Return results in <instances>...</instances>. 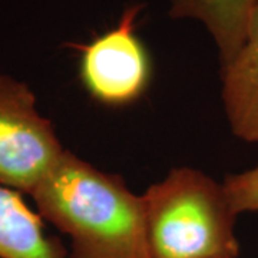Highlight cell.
<instances>
[{
	"instance_id": "8",
	"label": "cell",
	"mask_w": 258,
	"mask_h": 258,
	"mask_svg": "<svg viewBox=\"0 0 258 258\" xmlns=\"http://www.w3.org/2000/svg\"><path fill=\"white\" fill-rule=\"evenodd\" d=\"M222 185L237 214L258 212V165L240 174L227 175Z\"/></svg>"
},
{
	"instance_id": "7",
	"label": "cell",
	"mask_w": 258,
	"mask_h": 258,
	"mask_svg": "<svg viewBox=\"0 0 258 258\" xmlns=\"http://www.w3.org/2000/svg\"><path fill=\"white\" fill-rule=\"evenodd\" d=\"M255 3L257 0H169L168 13L172 19H194L203 23L224 68L244 43Z\"/></svg>"
},
{
	"instance_id": "3",
	"label": "cell",
	"mask_w": 258,
	"mask_h": 258,
	"mask_svg": "<svg viewBox=\"0 0 258 258\" xmlns=\"http://www.w3.org/2000/svg\"><path fill=\"white\" fill-rule=\"evenodd\" d=\"M64 151L29 85L0 75V185L30 195Z\"/></svg>"
},
{
	"instance_id": "4",
	"label": "cell",
	"mask_w": 258,
	"mask_h": 258,
	"mask_svg": "<svg viewBox=\"0 0 258 258\" xmlns=\"http://www.w3.org/2000/svg\"><path fill=\"white\" fill-rule=\"evenodd\" d=\"M142 5L123 10L115 28L93 37L78 49L79 76L93 99L108 106H125L138 101L151 82L152 63L137 35Z\"/></svg>"
},
{
	"instance_id": "1",
	"label": "cell",
	"mask_w": 258,
	"mask_h": 258,
	"mask_svg": "<svg viewBox=\"0 0 258 258\" xmlns=\"http://www.w3.org/2000/svg\"><path fill=\"white\" fill-rule=\"evenodd\" d=\"M30 197L37 214L69 237V258H149L142 195L69 149Z\"/></svg>"
},
{
	"instance_id": "2",
	"label": "cell",
	"mask_w": 258,
	"mask_h": 258,
	"mask_svg": "<svg viewBox=\"0 0 258 258\" xmlns=\"http://www.w3.org/2000/svg\"><path fill=\"white\" fill-rule=\"evenodd\" d=\"M142 200L149 258H240L238 214L211 176L175 168Z\"/></svg>"
},
{
	"instance_id": "6",
	"label": "cell",
	"mask_w": 258,
	"mask_h": 258,
	"mask_svg": "<svg viewBox=\"0 0 258 258\" xmlns=\"http://www.w3.org/2000/svg\"><path fill=\"white\" fill-rule=\"evenodd\" d=\"M60 240L18 191L0 185V258H66Z\"/></svg>"
},
{
	"instance_id": "5",
	"label": "cell",
	"mask_w": 258,
	"mask_h": 258,
	"mask_svg": "<svg viewBox=\"0 0 258 258\" xmlns=\"http://www.w3.org/2000/svg\"><path fill=\"white\" fill-rule=\"evenodd\" d=\"M222 103L231 132L245 142L258 144V0L244 43L221 68Z\"/></svg>"
}]
</instances>
